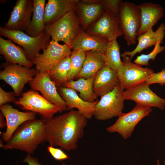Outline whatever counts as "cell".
<instances>
[{
	"instance_id": "3957f363",
	"label": "cell",
	"mask_w": 165,
	"mask_h": 165,
	"mask_svg": "<svg viewBox=\"0 0 165 165\" xmlns=\"http://www.w3.org/2000/svg\"><path fill=\"white\" fill-rule=\"evenodd\" d=\"M0 35L20 46L28 60L31 61L40 54L41 50L47 47L51 41L50 37L45 31L39 35L33 37L23 31L8 30L1 26Z\"/></svg>"
},
{
	"instance_id": "8992f818",
	"label": "cell",
	"mask_w": 165,
	"mask_h": 165,
	"mask_svg": "<svg viewBox=\"0 0 165 165\" xmlns=\"http://www.w3.org/2000/svg\"><path fill=\"white\" fill-rule=\"evenodd\" d=\"M118 18L127 44H135L141 26V12L138 6L128 1H123Z\"/></svg>"
},
{
	"instance_id": "ffe728a7",
	"label": "cell",
	"mask_w": 165,
	"mask_h": 165,
	"mask_svg": "<svg viewBox=\"0 0 165 165\" xmlns=\"http://www.w3.org/2000/svg\"><path fill=\"white\" fill-rule=\"evenodd\" d=\"M79 0H48L45 8L44 24L55 22L68 12L75 11Z\"/></svg>"
},
{
	"instance_id": "30bf717a",
	"label": "cell",
	"mask_w": 165,
	"mask_h": 165,
	"mask_svg": "<svg viewBox=\"0 0 165 165\" xmlns=\"http://www.w3.org/2000/svg\"><path fill=\"white\" fill-rule=\"evenodd\" d=\"M14 103L23 109L38 113L46 119L53 117L59 112L56 106L33 90L23 93Z\"/></svg>"
},
{
	"instance_id": "6da1fadb",
	"label": "cell",
	"mask_w": 165,
	"mask_h": 165,
	"mask_svg": "<svg viewBox=\"0 0 165 165\" xmlns=\"http://www.w3.org/2000/svg\"><path fill=\"white\" fill-rule=\"evenodd\" d=\"M87 119L78 110H71L46 119V141L69 151L76 149L82 137Z\"/></svg>"
},
{
	"instance_id": "4316f807",
	"label": "cell",
	"mask_w": 165,
	"mask_h": 165,
	"mask_svg": "<svg viewBox=\"0 0 165 165\" xmlns=\"http://www.w3.org/2000/svg\"><path fill=\"white\" fill-rule=\"evenodd\" d=\"M95 76L87 79L80 78L77 80L68 81L64 86L71 88L79 93V96L83 100L89 102L95 101L97 97L93 88Z\"/></svg>"
},
{
	"instance_id": "ac0fdd59",
	"label": "cell",
	"mask_w": 165,
	"mask_h": 165,
	"mask_svg": "<svg viewBox=\"0 0 165 165\" xmlns=\"http://www.w3.org/2000/svg\"><path fill=\"white\" fill-rule=\"evenodd\" d=\"M104 12L101 0H79L75 10L81 25L86 30Z\"/></svg>"
},
{
	"instance_id": "603a6c76",
	"label": "cell",
	"mask_w": 165,
	"mask_h": 165,
	"mask_svg": "<svg viewBox=\"0 0 165 165\" xmlns=\"http://www.w3.org/2000/svg\"><path fill=\"white\" fill-rule=\"evenodd\" d=\"M165 26L163 23L156 31H153L152 28L138 36L137 37L138 43L135 48L132 51L124 52L121 55V57L128 56L131 60L136 53H140L144 50L155 46L159 41H162L165 33Z\"/></svg>"
},
{
	"instance_id": "52a82bcc",
	"label": "cell",
	"mask_w": 165,
	"mask_h": 165,
	"mask_svg": "<svg viewBox=\"0 0 165 165\" xmlns=\"http://www.w3.org/2000/svg\"><path fill=\"white\" fill-rule=\"evenodd\" d=\"M3 67L4 69L0 72V79L12 87L16 96L20 94L25 84L29 82L38 72L36 69L7 62L3 64Z\"/></svg>"
},
{
	"instance_id": "484cf974",
	"label": "cell",
	"mask_w": 165,
	"mask_h": 165,
	"mask_svg": "<svg viewBox=\"0 0 165 165\" xmlns=\"http://www.w3.org/2000/svg\"><path fill=\"white\" fill-rule=\"evenodd\" d=\"M46 1V0H33L32 17L25 32L31 36H37L45 31L44 19Z\"/></svg>"
},
{
	"instance_id": "f35d334b",
	"label": "cell",
	"mask_w": 165,
	"mask_h": 165,
	"mask_svg": "<svg viewBox=\"0 0 165 165\" xmlns=\"http://www.w3.org/2000/svg\"><path fill=\"white\" fill-rule=\"evenodd\" d=\"M62 165H67L63 164H62Z\"/></svg>"
},
{
	"instance_id": "74e56055",
	"label": "cell",
	"mask_w": 165,
	"mask_h": 165,
	"mask_svg": "<svg viewBox=\"0 0 165 165\" xmlns=\"http://www.w3.org/2000/svg\"><path fill=\"white\" fill-rule=\"evenodd\" d=\"M156 165H160V160L159 159H158L157 160ZM163 165H165V160L164 161Z\"/></svg>"
},
{
	"instance_id": "4fadbf2b",
	"label": "cell",
	"mask_w": 165,
	"mask_h": 165,
	"mask_svg": "<svg viewBox=\"0 0 165 165\" xmlns=\"http://www.w3.org/2000/svg\"><path fill=\"white\" fill-rule=\"evenodd\" d=\"M29 84L33 90L40 91L45 98L56 106L59 112L62 113L67 110L65 101L58 92L55 83L47 72H38Z\"/></svg>"
},
{
	"instance_id": "f546056e",
	"label": "cell",
	"mask_w": 165,
	"mask_h": 165,
	"mask_svg": "<svg viewBox=\"0 0 165 165\" xmlns=\"http://www.w3.org/2000/svg\"><path fill=\"white\" fill-rule=\"evenodd\" d=\"M86 52L80 49L72 51L70 55V68L68 74V81L73 80L81 70L86 56Z\"/></svg>"
},
{
	"instance_id": "7a4b0ae2",
	"label": "cell",
	"mask_w": 165,
	"mask_h": 165,
	"mask_svg": "<svg viewBox=\"0 0 165 165\" xmlns=\"http://www.w3.org/2000/svg\"><path fill=\"white\" fill-rule=\"evenodd\" d=\"M46 119L26 121L15 131L10 139L0 147L7 149H18L33 154L38 146L46 142Z\"/></svg>"
},
{
	"instance_id": "44dd1931",
	"label": "cell",
	"mask_w": 165,
	"mask_h": 165,
	"mask_svg": "<svg viewBox=\"0 0 165 165\" xmlns=\"http://www.w3.org/2000/svg\"><path fill=\"white\" fill-rule=\"evenodd\" d=\"M138 6L141 12V26L138 36L152 28L164 15L163 9L158 4L144 2Z\"/></svg>"
},
{
	"instance_id": "2e32d148",
	"label": "cell",
	"mask_w": 165,
	"mask_h": 165,
	"mask_svg": "<svg viewBox=\"0 0 165 165\" xmlns=\"http://www.w3.org/2000/svg\"><path fill=\"white\" fill-rule=\"evenodd\" d=\"M0 109L6 120V131L2 134V139L6 142L10 139L15 131L22 123L36 118V113L30 111L21 112L9 104L0 106Z\"/></svg>"
},
{
	"instance_id": "8d00e7d4",
	"label": "cell",
	"mask_w": 165,
	"mask_h": 165,
	"mask_svg": "<svg viewBox=\"0 0 165 165\" xmlns=\"http://www.w3.org/2000/svg\"><path fill=\"white\" fill-rule=\"evenodd\" d=\"M4 116L3 114L1 112L0 114V127L1 128H3L6 127V122L4 119Z\"/></svg>"
},
{
	"instance_id": "4dcf8cb0",
	"label": "cell",
	"mask_w": 165,
	"mask_h": 165,
	"mask_svg": "<svg viewBox=\"0 0 165 165\" xmlns=\"http://www.w3.org/2000/svg\"><path fill=\"white\" fill-rule=\"evenodd\" d=\"M162 41H159L154 46L152 51L148 54H142L138 56L134 61V63L141 66L148 65L150 60L154 61L158 54L163 51L165 49V46H161Z\"/></svg>"
},
{
	"instance_id": "9a60e30c",
	"label": "cell",
	"mask_w": 165,
	"mask_h": 165,
	"mask_svg": "<svg viewBox=\"0 0 165 165\" xmlns=\"http://www.w3.org/2000/svg\"><path fill=\"white\" fill-rule=\"evenodd\" d=\"M33 0H18L4 27L12 30L26 31L31 21Z\"/></svg>"
},
{
	"instance_id": "9c48e42d",
	"label": "cell",
	"mask_w": 165,
	"mask_h": 165,
	"mask_svg": "<svg viewBox=\"0 0 165 165\" xmlns=\"http://www.w3.org/2000/svg\"><path fill=\"white\" fill-rule=\"evenodd\" d=\"M152 111L151 108L136 105L130 112L121 114L115 123L107 127L106 130L109 133H118L123 139H127L138 123Z\"/></svg>"
},
{
	"instance_id": "f1b7e54d",
	"label": "cell",
	"mask_w": 165,
	"mask_h": 165,
	"mask_svg": "<svg viewBox=\"0 0 165 165\" xmlns=\"http://www.w3.org/2000/svg\"><path fill=\"white\" fill-rule=\"evenodd\" d=\"M103 55L105 64L117 72L121 67L122 62L120 46L116 40L108 42Z\"/></svg>"
},
{
	"instance_id": "5b68a950",
	"label": "cell",
	"mask_w": 165,
	"mask_h": 165,
	"mask_svg": "<svg viewBox=\"0 0 165 165\" xmlns=\"http://www.w3.org/2000/svg\"><path fill=\"white\" fill-rule=\"evenodd\" d=\"M124 90L119 82L112 91L101 97L95 106L94 116L96 119L105 120L118 117L123 113Z\"/></svg>"
},
{
	"instance_id": "e575fe53",
	"label": "cell",
	"mask_w": 165,
	"mask_h": 165,
	"mask_svg": "<svg viewBox=\"0 0 165 165\" xmlns=\"http://www.w3.org/2000/svg\"><path fill=\"white\" fill-rule=\"evenodd\" d=\"M47 149L53 157L56 160H61L69 158L68 156L61 149L50 145L47 147Z\"/></svg>"
},
{
	"instance_id": "7c38bea8",
	"label": "cell",
	"mask_w": 165,
	"mask_h": 165,
	"mask_svg": "<svg viewBox=\"0 0 165 165\" xmlns=\"http://www.w3.org/2000/svg\"><path fill=\"white\" fill-rule=\"evenodd\" d=\"M86 32L90 35L106 38L108 42L116 40L123 35L119 18L106 11L88 28Z\"/></svg>"
},
{
	"instance_id": "7402d4cb",
	"label": "cell",
	"mask_w": 165,
	"mask_h": 165,
	"mask_svg": "<svg viewBox=\"0 0 165 165\" xmlns=\"http://www.w3.org/2000/svg\"><path fill=\"white\" fill-rule=\"evenodd\" d=\"M0 53L7 62L17 64L29 68L34 65L28 60L23 49L9 39L0 37Z\"/></svg>"
},
{
	"instance_id": "d6a6232c",
	"label": "cell",
	"mask_w": 165,
	"mask_h": 165,
	"mask_svg": "<svg viewBox=\"0 0 165 165\" xmlns=\"http://www.w3.org/2000/svg\"><path fill=\"white\" fill-rule=\"evenodd\" d=\"M148 85L158 83L161 86L165 84V69L162 68L161 71L153 73L145 82Z\"/></svg>"
},
{
	"instance_id": "d4e9b609",
	"label": "cell",
	"mask_w": 165,
	"mask_h": 165,
	"mask_svg": "<svg viewBox=\"0 0 165 165\" xmlns=\"http://www.w3.org/2000/svg\"><path fill=\"white\" fill-rule=\"evenodd\" d=\"M86 53L82 67L75 77L77 79H87L95 76L105 64L102 52L89 51Z\"/></svg>"
},
{
	"instance_id": "1f68e13d",
	"label": "cell",
	"mask_w": 165,
	"mask_h": 165,
	"mask_svg": "<svg viewBox=\"0 0 165 165\" xmlns=\"http://www.w3.org/2000/svg\"><path fill=\"white\" fill-rule=\"evenodd\" d=\"M123 2L121 0H101L104 11L110 12L118 17Z\"/></svg>"
},
{
	"instance_id": "ba28073f",
	"label": "cell",
	"mask_w": 165,
	"mask_h": 165,
	"mask_svg": "<svg viewBox=\"0 0 165 165\" xmlns=\"http://www.w3.org/2000/svg\"><path fill=\"white\" fill-rule=\"evenodd\" d=\"M122 64L117 71L119 82L124 89L127 90L145 82L154 72L151 69L135 64L130 57H122Z\"/></svg>"
},
{
	"instance_id": "836d02e7",
	"label": "cell",
	"mask_w": 165,
	"mask_h": 165,
	"mask_svg": "<svg viewBox=\"0 0 165 165\" xmlns=\"http://www.w3.org/2000/svg\"><path fill=\"white\" fill-rule=\"evenodd\" d=\"M14 92H7L0 88V106L10 102H15L16 100Z\"/></svg>"
},
{
	"instance_id": "277c9868",
	"label": "cell",
	"mask_w": 165,
	"mask_h": 165,
	"mask_svg": "<svg viewBox=\"0 0 165 165\" xmlns=\"http://www.w3.org/2000/svg\"><path fill=\"white\" fill-rule=\"evenodd\" d=\"M80 26L75 11H72L55 22L45 26V31L52 40L63 42L70 46L82 29Z\"/></svg>"
},
{
	"instance_id": "ab89813d",
	"label": "cell",
	"mask_w": 165,
	"mask_h": 165,
	"mask_svg": "<svg viewBox=\"0 0 165 165\" xmlns=\"http://www.w3.org/2000/svg\"></svg>"
},
{
	"instance_id": "5bb4252c",
	"label": "cell",
	"mask_w": 165,
	"mask_h": 165,
	"mask_svg": "<svg viewBox=\"0 0 165 165\" xmlns=\"http://www.w3.org/2000/svg\"><path fill=\"white\" fill-rule=\"evenodd\" d=\"M125 100H130L136 105L150 108L157 107L164 109L165 99L158 96L153 92L146 82L124 91Z\"/></svg>"
},
{
	"instance_id": "8fae6325",
	"label": "cell",
	"mask_w": 165,
	"mask_h": 165,
	"mask_svg": "<svg viewBox=\"0 0 165 165\" xmlns=\"http://www.w3.org/2000/svg\"><path fill=\"white\" fill-rule=\"evenodd\" d=\"M71 50L69 46L65 44H60L58 42L51 40L43 53L32 62L38 72H47L64 58L70 55Z\"/></svg>"
},
{
	"instance_id": "d6986e66",
	"label": "cell",
	"mask_w": 165,
	"mask_h": 165,
	"mask_svg": "<svg viewBox=\"0 0 165 165\" xmlns=\"http://www.w3.org/2000/svg\"><path fill=\"white\" fill-rule=\"evenodd\" d=\"M119 83L117 72L105 64L95 76L94 91L97 97H101L112 91Z\"/></svg>"
},
{
	"instance_id": "d590c367",
	"label": "cell",
	"mask_w": 165,
	"mask_h": 165,
	"mask_svg": "<svg viewBox=\"0 0 165 165\" xmlns=\"http://www.w3.org/2000/svg\"><path fill=\"white\" fill-rule=\"evenodd\" d=\"M23 161L27 163L28 165H42L37 158L28 153H27Z\"/></svg>"
},
{
	"instance_id": "83f0119b",
	"label": "cell",
	"mask_w": 165,
	"mask_h": 165,
	"mask_svg": "<svg viewBox=\"0 0 165 165\" xmlns=\"http://www.w3.org/2000/svg\"><path fill=\"white\" fill-rule=\"evenodd\" d=\"M70 66L69 55L64 58L46 72L57 86H64L68 81V74Z\"/></svg>"
},
{
	"instance_id": "e0dca14e",
	"label": "cell",
	"mask_w": 165,
	"mask_h": 165,
	"mask_svg": "<svg viewBox=\"0 0 165 165\" xmlns=\"http://www.w3.org/2000/svg\"><path fill=\"white\" fill-rule=\"evenodd\" d=\"M58 93L64 101L67 110L76 108L87 119H91L94 116L98 100L93 102L85 101L79 96L75 90L64 86L59 87Z\"/></svg>"
},
{
	"instance_id": "cb8c5ba5",
	"label": "cell",
	"mask_w": 165,
	"mask_h": 165,
	"mask_svg": "<svg viewBox=\"0 0 165 165\" xmlns=\"http://www.w3.org/2000/svg\"><path fill=\"white\" fill-rule=\"evenodd\" d=\"M108 42L106 38L90 35L82 29L70 47L72 50L80 49L86 52L97 51L103 53Z\"/></svg>"
}]
</instances>
